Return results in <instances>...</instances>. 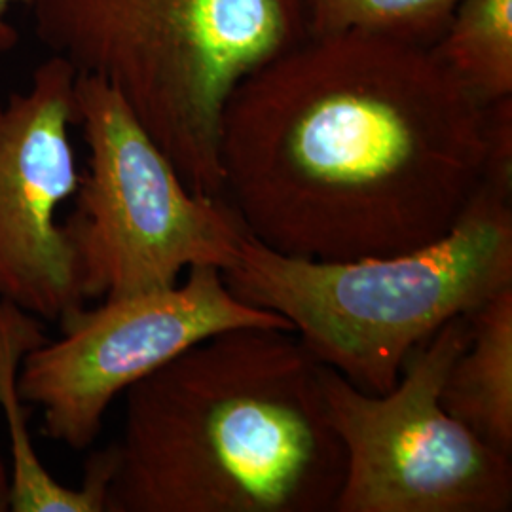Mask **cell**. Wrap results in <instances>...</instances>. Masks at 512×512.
Masks as SVG:
<instances>
[{
    "label": "cell",
    "mask_w": 512,
    "mask_h": 512,
    "mask_svg": "<svg viewBox=\"0 0 512 512\" xmlns=\"http://www.w3.org/2000/svg\"><path fill=\"white\" fill-rule=\"evenodd\" d=\"M222 198L283 255H399L448 234L488 171V105L431 48L308 37L251 74L220 131Z\"/></svg>",
    "instance_id": "cell-1"
},
{
    "label": "cell",
    "mask_w": 512,
    "mask_h": 512,
    "mask_svg": "<svg viewBox=\"0 0 512 512\" xmlns=\"http://www.w3.org/2000/svg\"><path fill=\"white\" fill-rule=\"evenodd\" d=\"M186 272L183 285L71 311L57 323V340L25 355L19 395L42 410L46 437L71 450L92 446L118 395L213 334L241 327L293 330L274 311L239 300L219 268Z\"/></svg>",
    "instance_id": "cell-7"
},
{
    "label": "cell",
    "mask_w": 512,
    "mask_h": 512,
    "mask_svg": "<svg viewBox=\"0 0 512 512\" xmlns=\"http://www.w3.org/2000/svg\"><path fill=\"white\" fill-rule=\"evenodd\" d=\"M440 403L512 458V285L471 313V338L446 374Z\"/></svg>",
    "instance_id": "cell-10"
},
{
    "label": "cell",
    "mask_w": 512,
    "mask_h": 512,
    "mask_svg": "<svg viewBox=\"0 0 512 512\" xmlns=\"http://www.w3.org/2000/svg\"><path fill=\"white\" fill-rule=\"evenodd\" d=\"M37 37L103 78L203 196L222 198L230 97L308 38L302 0H31Z\"/></svg>",
    "instance_id": "cell-4"
},
{
    "label": "cell",
    "mask_w": 512,
    "mask_h": 512,
    "mask_svg": "<svg viewBox=\"0 0 512 512\" xmlns=\"http://www.w3.org/2000/svg\"><path fill=\"white\" fill-rule=\"evenodd\" d=\"M46 340L38 317L0 298V408L10 440L12 511L107 512L112 473L109 448L93 454L82 486L71 488L55 480L33 446L18 376L25 355Z\"/></svg>",
    "instance_id": "cell-9"
},
{
    "label": "cell",
    "mask_w": 512,
    "mask_h": 512,
    "mask_svg": "<svg viewBox=\"0 0 512 512\" xmlns=\"http://www.w3.org/2000/svg\"><path fill=\"white\" fill-rule=\"evenodd\" d=\"M74 97L88 167L63 230L84 300L167 289L192 266L228 268L247 236L230 203L184 183L103 78L78 73Z\"/></svg>",
    "instance_id": "cell-5"
},
{
    "label": "cell",
    "mask_w": 512,
    "mask_h": 512,
    "mask_svg": "<svg viewBox=\"0 0 512 512\" xmlns=\"http://www.w3.org/2000/svg\"><path fill=\"white\" fill-rule=\"evenodd\" d=\"M431 52L482 103L512 97V0H461Z\"/></svg>",
    "instance_id": "cell-11"
},
{
    "label": "cell",
    "mask_w": 512,
    "mask_h": 512,
    "mask_svg": "<svg viewBox=\"0 0 512 512\" xmlns=\"http://www.w3.org/2000/svg\"><path fill=\"white\" fill-rule=\"evenodd\" d=\"M461 0H302L308 37L363 33L431 48Z\"/></svg>",
    "instance_id": "cell-12"
},
{
    "label": "cell",
    "mask_w": 512,
    "mask_h": 512,
    "mask_svg": "<svg viewBox=\"0 0 512 512\" xmlns=\"http://www.w3.org/2000/svg\"><path fill=\"white\" fill-rule=\"evenodd\" d=\"M12 511V473L0 452V512Z\"/></svg>",
    "instance_id": "cell-14"
},
{
    "label": "cell",
    "mask_w": 512,
    "mask_h": 512,
    "mask_svg": "<svg viewBox=\"0 0 512 512\" xmlns=\"http://www.w3.org/2000/svg\"><path fill=\"white\" fill-rule=\"evenodd\" d=\"M14 4H31V0H0V48L8 50L18 42V33L8 23V12Z\"/></svg>",
    "instance_id": "cell-13"
},
{
    "label": "cell",
    "mask_w": 512,
    "mask_h": 512,
    "mask_svg": "<svg viewBox=\"0 0 512 512\" xmlns=\"http://www.w3.org/2000/svg\"><path fill=\"white\" fill-rule=\"evenodd\" d=\"M76 76L55 54L0 107V298L54 323L86 306L73 247L55 220L82 175L71 143Z\"/></svg>",
    "instance_id": "cell-8"
},
{
    "label": "cell",
    "mask_w": 512,
    "mask_h": 512,
    "mask_svg": "<svg viewBox=\"0 0 512 512\" xmlns=\"http://www.w3.org/2000/svg\"><path fill=\"white\" fill-rule=\"evenodd\" d=\"M222 277L281 315L321 365L382 395L414 349L511 287L512 184L486 179L448 234L406 253L310 260L247 234Z\"/></svg>",
    "instance_id": "cell-3"
},
{
    "label": "cell",
    "mask_w": 512,
    "mask_h": 512,
    "mask_svg": "<svg viewBox=\"0 0 512 512\" xmlns=\"http://www.w3.org/2000/svg\"><path fill=\"white\" fill-rule=\"evenodd\" d=\"M471 338V313L406 359L399 382L370 395L329 366L321 387L346 454L334 512H509L512 458L440 403L446 374Z\"/></svg>",
    "instance_id": "cell-6"
},
{
    "label": "cell",
    "mask_w": 512,
    "mask_h": 512,
    "mask_svg": "<svg viewBox=\"0 0 512 512\" xmlns=\"http://www.w3.org/2000/svg\"><path fill=\"white\" fill-rule=\"evenodd\" d=\"M293 330L213 334L131 385L107 512H332L346 454Z\"/></svg>",
    "instance_id": "cell-2"
}]
</instances>
